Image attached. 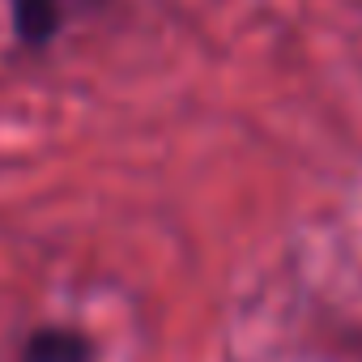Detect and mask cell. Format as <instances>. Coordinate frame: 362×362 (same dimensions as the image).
Listing matches in <instances>:
<instances>
[{"label":"cell","mask_w":362,"mask_h":362,"mask_svg":"<svg viewBox=\"0 0 362 362\" xmlns=\"http://www.w3.org/2000/svg\"><path fill=\"white\" fill-rule=\"evenodd\" d=\"M22 362H94V345L77 328H39L26 341Z\"/></svg>","instance_id":"obj_1"},{"label":"cell","mask_w":362,"mask_h":362,"mask_svg":"<svg viewBox=\"0 0 362 362\" xmlns=\"http://www.w3.org/2000/svg\"><path fill=\"white\" fill-rule=\"evenodd\" d=\"M13 30L26 47H43L60 30V0H9Z\"/></svg>","instance_id":"obj_2"}]
</instances>
